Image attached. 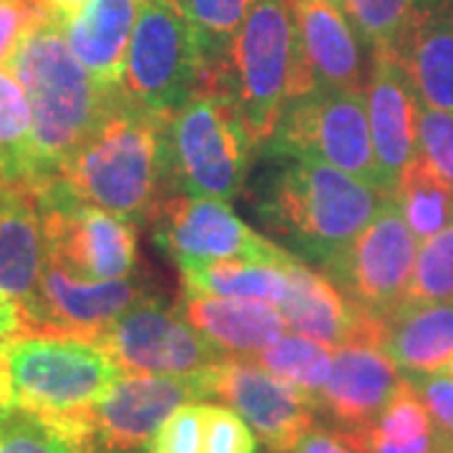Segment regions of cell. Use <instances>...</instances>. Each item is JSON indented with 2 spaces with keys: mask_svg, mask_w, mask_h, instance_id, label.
Wrapping results in <instances>:
<instances>
[{
  "mask_svg": "<svg viewBox=\"0 0 453 453\" xmlns=\"http://www.w3.org/2000/svg\"><path fill=\"white\" fill-rule=\"evenodd\" d=\"M443 372H449V375H453V357H451V363H449V365L443 368Z\"/></svg>",
  "mask_w": 453,
  "mask_h": 453,
  "instance_id": "7bdbcfd3",
  "label": "cell"
},
{
  "mask_svg": "<svg viewBox=\"0 0 453 453\" xmlns=\"http://www.w3.org/2000/svg\"><path fill=\"white\" fill-rule=\"evenodd\" d=\"M154 225V242L166 257L184 270H195L219 259L285 265L292 255L244 225L222 199L172 195L164 202Z\"/></svg>",
  "mask_w": 453,
  "mask_h": 453,
  "instance_id": "30bf717a",
  "label": "cell"
},
{
  "mask_svg": "<svg viewBox=\"0 0 453 453\" xmlns=\"http://www.w3.org/2000/svg\"><path fill=\"white\" fill-rule=\"evenodd\" d=\"M250 0H184L181 11L195 31L204 73L229 79V56Z\"/></svg>",
  "mask_w": 453,
  "mask_h": 453,
  "instance_id": "f1b7e54d",
  "label": "cell"
},
{
  "mask_svg": "<svg viewBox=\"0 0 453 453\" xmlns=\"http://www.w3.org/2000/svg\"><path fill=\"white\" fill-rule=\"evenodd\" d=\"M181 315L226 357L257 356L288 333L282 312L255 300L184 295Z\"/></svg>",
  "mask_w": 453,
  "mask_h": 453,
  "instance_id": "7402d4cb",
  "label": "cell"
},
{
  "mask_svg": "<svg viewBox=\"0 0 453 453\" xmlns=\"http://www.w3.org/2000/svg\"><path fill=\"white\" fill-rule=\"evenodd\" d=\"M403 380L401 368L380 345L353 342L335 350L320 408L340 428L365 431L386 411Z\"/></svg>",
  "mask_w": 453,
  "mask_h": 453,
  "instance_id": "d6986e66",
  "label": "cell"
},
{
  "mask_svg": "<svg viewBox=\"0 0 453 453\" xmlns=\"http://www.w3.org/2000/svg\"><path fill=\"white\" fill-rule=\"evenodd\" d=\"M372 151L383 184L393 195L395 181L416 157L418 94L408 71L393 50H372L371 76L365 83Z\"/></svg>",
  "mask_w": 453,
  "mask_h": 453,
  "instance_id": "ac0fdd59",
  "label": "cell"
},
{
  "mask_svg": "<svg viewBox=\"0 0 453 453\" xmlns=\"http://www.w3.org/2000/svg\"><path fill=\"white\" fill-rule=\"evenodd\" d=\"M255 434L240 413L226 405L204 403V446L202 453H255Z\"/></svg>",
  "mask_w": 453,
  "mask_h": 453,
  "instance_id": "8d00e7d4",
  "label": "cell"
},
{
  "mask_svg": "<svg viewBox=\"0 0 453 453\" xmlns=\"http://www.w3.org/2000/svg\"><path fill=\"white\" fill-rule=\"evenodd\" d=\"M390 196L330 164L290 159L265 179L257 214L290 252L333 275Z\"/></svg>",
  "mask_w": 453,
  "mask_h": 453,
  "instance_id": "7a4b0ae2",
  "label": "cell"
},
{
  "mask_svg": "<svg viewBox=\"0 0 453 453\" xmlns=\"http://www.w3.org/2000/svg\"><path fill=\"white\" fill-rule=\"evenodd\" d=\"M453 300V225L428 237L418 250L405 303H451Z\"/></svg>",
  "mask_w": 453,
  "mask_h": 453,
  "instance_id": "d6a6232c",
  "label": "cell"
},
{
  "mask_svg": "<svg viewBox=\"0 0 453 453\" xmlns=\"http://www.w3.org/2000/svg\"><path fill=\"white\" fill-rule=\"evenodd\" d=\"M383 350L403 372H438L453 357V300L403 303L386 320Z\"/></svg>",
  "mask_w": 453,
  "mask_h": 453,
  "instance_id": "cb8c5ba5",
  "label": "cell"
},
{
  "mask_svg": "<svg viewBox=\"0 0 453 453\" xmlns=\"http://www.w3.org/2000/svg\"><path fill=\"white\" fill-rule=\"evenodd\" d=\"M169 119L146 111L121 88L94 134L50 181L131 225L151 222L164 202L177 195L166 142Z\"/></svg>",
  "mask_w": 453,
  "mask_h": 453,
  "instance_id": "6da1fadb",
  "label": "cell"
},
{
  "mask_svg": "<svg viewBox=\"0 0 453 453\" xmlns=\"http://www.w3.org/2000/svg\"><path fill=\"white\" fill-rule=\"evenodd\" d=\"M154 292L142 280L81 282L46 262L35 297L20 312L26 335L76 338L96 342L98 335L129 308Z\"/></svg>",
  "mask_w": 453,
  "mask_h": 453,
  "instance_id": "5bb4252c",
  "label": "cell"
},
{
  "mask_svg": "<svg viewBox=\"0 0 453 453\" xmlns=\"http://www.w3.org/2000/svg\"><path fill=\"white\" fill-rule=\"evenodd\" d=\"M295 61L290 98L318 91H365L360 43L340 0H292Z\"/></svg>",
  "mask_w": 453,
  "mask_h": 453,
  "instance_id": "2e32d148",
  "label": "cell"
},
{
  "mask_svg": "<svg viewBox=\"0 0 453 453\" xmlns=\"http://www.w3.org/2000/svg\"><path fill=\"white\" fill-rule=\"evenodd\" d=\"M211 395L240 413L273 453H290L315 426L320 408L292 383L244 357H226L214 365Z\"/></svg>",
  "mask_w": 453,
  "mask_h": 453,
  "instance_id": "9a60e30c",
  "label": "cell"
},
{
  "mask_svg": "<svg viewBox=\"0 0 453 453\" xmlns=\"http://www.w3.org/2000/svg\"><path fill=\"white\" fill-rule=\"evenodd\" d=\"M262 149L275 159L330 164L375 189L388 192L372 151L365 91H318L290 98Z\"/></svg>",
  "mask_w": 453,
  "mask_h": 453,
  "instance_id": "8992f818",
  "label": "cell"
},
{
  "mask_svg": "<svg viewBox=\"0 0 453 453\" xmlns=\"http://www.w3.org/2000/svg\"><path fill=\"white\" fill-rule=\"evenodd\" d=\"M162 3H172V5H179V8H181V3H184V0H162Z\"/></svg>",
  "mask_w": 453,
  "mask_h": 453,
  "instance_id": "ee69618b",
  "label": "cell"
},
{
  "mask_svg": "<svg viewBox=\"0 0 453 453\" xmlns=\"http://www.w3.org/2000/svg\"><path fill=\"white\" fill-rule=\"evenodd\" d=\"M204 76V61L184 11L162 0H142L131 33L124 91L146 111L174 116Z\"/></svg>",
  "mask_w": 453,
  "mask_h": 453,
  "instance_id": "ba28073f",
  "label": "cell"
},
{
  "mask_svg": "<svg viewBox=\"0 0 453 453\" xmlns=\"http://www.w3.org/2000/svg\"><path fill=\"white\" fill-rule=\"evenodd\" d=\"M211 371L196 375L124 372L86 413L91 453H134L149 446L177 408L211 398Z\"/></svg>",
  "mask_w": 453,
  "mask_h": 453,
  "instance_id": "7c38bea8",
  "label": "cell"
},
{
  "mask_svg": "<svg viewBox=\"0 0 453 453\" xmlns=\"http://www.w3.org/2000/svg\"><path fill=\"white\" fill-rule=\"evenodd\" d=\"M405 380L421 395L436 428L453 436V375L443 371L405 372Z\"/></svg>",
  "mask_w": 453,
  "mask_h": 453,
  "instance_id": "74e56055",
  "label": "cell"
},
{
  "mask_svg": "<svg viewBox=\"0 0 453 453\" xmlns=\"http://www.w3.org/2000/svg\"><path fill=\"white\" fill-rule=\"evenodd\" d=\"M292 262V259H290ZM270 262H244V259H219L195 270H184V295L204 297H232V300H255L280 308L285 300L290 277L288 265Z\"/></svg>",
  "mask_w": 453,
  "mask_h": 453,
  "instance_id": "484cf974",
  "label": "cell"
},
{
  "mask_svg": "<svg viewBox=\"0 0 453 453\" xmlns=\"http://www.w3.org/2000/svg\"><path fill=\"white\" fill-rule=\"evenodd\" d=\"M94 345L111 357L121 372L131 375H196L226 360L219 348L157 295L113 320Z\"/></svg>",
  "mask_w": 453,
  "mask_h": 453,
  "instance_id": "8fae6325",
  "label": "cell"
},
{
  "mask_svg": "<svg viewBox=\"0 0 453 453\" xmlns=\"http://www.w3.org/2000/svg\"><path fill=\"white\" fill-rule=\"evenodd\" d=\"M357 434L371 453H438L441 446V431L408 380L375 423Z\"/></svg>",
  "mask_w": 453,
  "mask_h": 453,
  "instance_id": "83f0119b",
  "label": "cell"
},
{
  "mask_svg": "<svg viewBox=\"0 0 453 453\" xmlns=\"http://www.w3.org/2000/svg\"><path fill=\"white\" fill-rule=\"evenodd\" d=\"M295 61L292 0H250L229 56V83L255 144L262 146L288 104Z\"/></svg>",
  "mask_w": 453,
  "mask_h": 453,
  "instance_id": "52a82bcc",
  "label": "cell"
},
{
  "mask_svg": "<svg viewBox=\"0 0 453 453\" xmlns=\"http://www.w3.org/2000/svg\"><path fill=\"white\" fill-rule=\"evenodd\" d=\"M290 288L280 303V312L292 333L338 350L353 342H371L383 348L386 320L363 310L348 292L325 273L292 257L288 265Z\"/></svg>",
  "mask_w": 453,
  "mask_h": 453,
  "instance_id": "e0dca14e",
  "label": "cell"
},
{
  "mask_svg": "<svg viewBox=\"0 0 453 453\" xmlns=\"http://www.w3.org/2000/svg\"><path fill=\"white\" fill-rule=\"evenodd\" d=\"M416 257L418 240L390 196L330 277L360 308L388 320L408 297Z\"/></svg>",
  "mask_w": 453,
  "mask_h": 453,
  "instance_id": "4fadbf2b",
  "label": "cell"
},
{
  "mask_svg": "<svg viewBox=\"0 0 453 453\" xmlns=\"http://www.w3.org/2000/svg\"><path fill=\"white\" fill-rule=\"evenodd\" d=\"M46 267L43 225L35 196L0 189V292L18 310L28 308Z\"/></svg>",
  "mask_w": 453,
  "mask_h": 453,
  "instance_id": "603a6c76",
  "label": "cell"
},
{
  "mask_svg": "<svg viewBox=\"0 0 453 453\" xmlns=\"http://www.w3.org/2000/svg\"><path fill=\"white\" fill-rule=\"evenodd\" d=\"M46 20H56L49 0H0V68L13 58L26 33Z\"/></svg>",
  "mask_w": 453,
  "mask_h": 453,
  "instance_id": "d590c367",
  "label": "cell"
},
{
  "mask_svg": "<svg viewBox=\"0 0 453 453\" xmlns=\"http://www.w3.org/2000/svg\"><path fill=\"white\" fill-rule=\"evenodd\" d=\"M23 335H26V327H23L20 310L11 297H5L0 292V357L13 340L23 338Z\"/></svg>",
  "mask_w": 453,
  "mask_h": 453,
  "instance_id": "ab89813d",
  "label": "cell"
},
{
  "mask_svg": "<svg viewBox=\"0 0 453 453\" xmlns=\"http://www.w3.org/2000/svg\"><path fill=\"white\" fill-rule=\"evenodd\" d=\"M0 189H3V184H0Z\"/></svg>",
  "mask_w": 453,
  "mask_h": 453,
  "instance_id": "f6af8a7d",
  "label": "cell"
},
{
  "mask_svg": "<svg viewBox=\"0 0 453 453\" xmlns=\"http://www.w3.org/2000/svg\"><path fill=\"white\" fill-rule=\"evenodd\" d=\"M0 453H88L81 436L64 421L20 408L0 411Z\"/></svg>",
  "mask_w": 453,
  "mask_h": 453,
  "instance_id": "4dcf8cb0",
  "label": "cell"
},
{
  "mask_svg": "<svg viewBox=\"0 0 453 453\" xmlns=\"http://www.w3.org/2000/svg\"><path fill=\"white\" fill-rule=\"evenodd\" d=\"M166 142L174 192L222 202L242 192L257 149L222 76L202 79L192 98L169 119Z\"/></svg>",
  "mask_w": 453,
  "mask_h": 453,
  "instance_id": "277c9868",
  "label": "cell"
},
{
  "mask_svg": "<svg viewBox=\"0 0 453 453\" xmlns=\"http://www.w3.org/2000/svg\"><path fill=\"white\" fill-rule=\"evenodd\" d=\"M438 431H441V428H438ZM438 453H453V436L443 434V431H441V446H438Z\"/></svg>",
  "mask_w": 453,
  "mask_h": 453,
  "instance_id": "b9f144b4",
  "label": "cell"
},
{
  "mask_svg": "<svg viewBox=\"0 0 453 453\" xmlns=\"http://www.w3.org/2000/svg\"><path fill=\"white\" fill-rule=\"evenodd\" d=\"M395 56L418 101L453 113V0H416Z\"/></svg>",
  "mask_w": 453,
  "mask_h": 453,
  "instance_id": "ffe728a7",
  "label": "cell"
},
{
  "mask_svg": "<svg viewBox=\"0 0 453 453\" xmlns=\"http://www.w3.org/2000/svg\"><path fill=\"white\" fill-rule=\"evenodd\" d=\"M244 360H252V363L262 365L265 371L292 383L295 388L303 390L318 405H320L325 383H327V375L333 368L330 348H325V345L305 338V335H297V333L282 335L270 348H265L262 353L244 357Z\"/></svg>",
  "mask_w": 453,
  "mask_h": 453,
  "instance_id": "f546056e",
  "label": "cell"
},
{
  "mask_svg": "<svg viewBox=\"0 0 453 453\" xmlns=\"http://www.w3.org/2000/svg\"><path fill=\"white\" fill-rule=\"evenodd\" d=\"M356 33L372 50L398 49L416 0H340Z\"/></svg>",
  "mask_w": 453,
  "mask_h": 453,
  "instance_id": "1f68e13d",
  "label": "cell"
},
{
  "mask_svg": "<svg viewBox=\"0 0 453 453\" xmlns=\"http://www.w3.org/2000/svg\"><path fill=\"white\" fill-rule=\"evenodd\" d=\"M49 3L56 20H58V23H64V20H68L71 16H76L88 0H49Z\"/></svg>",
  "mask_w": 453,
  "mask_h": 453,
  "instance_id": "60d3db41",
  "label": "cell"
},
{
  "mask_svg": "<svg viewBox=\"0 0 453 453\" xmlns=\"http://www.w3.org/2000/svg\"><path fill=\"white\" fill-rule=\"evenodd\" d=\"M0 184L33 196L43 187L31 106L5 68H0Z\"/></svg>",
  "mask_w": 453,
  "mask_h": 453,
  "instance_id": "d4e9b609",
  "label": "cell"
},
{
  "mask_svg": "<svg viewBox=\"0 0 453 453\" xmlns=\"http://www.w3.org/2000/svg\"><path fill=\"white\" fill-rule=\"evenodd\" d=\"M204 446V403L177 408L149 441V453H202Z\"/></svg>",
  "mask_w": 453,
  "mask_h": 453,
  "instance_id": "e575fe53",
  "label": "cell"
},
{
  "mask_svg": "<svg viewBox=\"0 0 453 453\" xmlns=\"http://www.w3.org/2000/svg\"><path fill=\"white\" fill-rule=\"evenodd\" d=\"M142 0H88L61 23L68 49L104 88L124 83V65Z\"/></svg>",
  "mask_w": 453,
  "mask_h": 453,
  "instance_id": "44dd1931",
  "label": "cell"
},
{
  "mask_svg": "<svg viewBox=\"0 0 453 453\" xmlns=\"http://www.w3.org/2000/svg\"><path fill=\"white\" fill-rule=\"evenodd\" d=\"M5 71L28 98L38 166L46 187L94 134L124 86L104 88L68 49L61 23L56 20L26 33Z\"/></svg>",
  "mask_w": 453,
  "mask_h": 453,
  "instance_id": "3957f363",
  "label": "cell"
},
{
  "mask_svg": "<svg viewBox=\"0 0 453 453\" xmlns=\"http://www.w3.org/2000/svg\"><path fill=\"white\" fill-rule=\"evenodd\" d=\"M46 262L81 282H109L131 277L136 267L134 225L79 202L49 181L38 195Z\"/></svg>",
  "mask_w": 453,
  "mask_h": 453,
  "instance_id": "9c48e42d",
  "label": "cell"
},
{
  "mask_svg": "<svg viewBox=\"0 0 453 453\" xmlns=\"http://www.w3.org/2000/svg\"><path fill=\"white\" fill-rule=\"evenodd\" d=\"M416 139L423 157L449 181H453V113L431 109L418 101Z\"/></svg>",
  "mask_w": 453,
  "mask_h": 453,
  "instance_id": "836d02e7",
  "label": "cell"
},
{
  "mask_svg": "<svg viewBox=\"0 0 453 453\" xmlns=\"http://www.w3.org/2000/svg\"><path fill=\"white\" fill-rule=\"evenodd\" d=\"M290 453H371L363 436L350 428H310Z\"/></svg>",
  "mask_w": 453,
  "mask_h": 453,
  "instance_id": "f35d334b",
  "label": "cell"
},
{
  "mask_svg": "<svg viewBox=\"0 0 453 453\" xmlns=\"http://www.w3.org/2000/svg\"><path fill=\"white\" fill-rule=\"evenodd\" d=\"M124 372L98 345L76 338L23 335L0 357V411L81 418Z\"/></svg>",
  "mask_w": 453,
  "mask_h": 453,
  "instance_id": "5b68a950",
  "label": "cell"
},
{
  "mask_svg": "<svg viewBox=\"0 0 453 453\" xmlns=\"http://www.w3.org/2000/svg\"><path fill=\"white\" fill-rule=\"evenodd\" d=\"M393 202L416 240H428L453 225V181L423 154H416L398 177Z\"/></svg>",
  "mask_w": 453,
  "mask_h": 453,
  "instance_id": "4316f807",
  "label": "cell"
}]
</instances>
